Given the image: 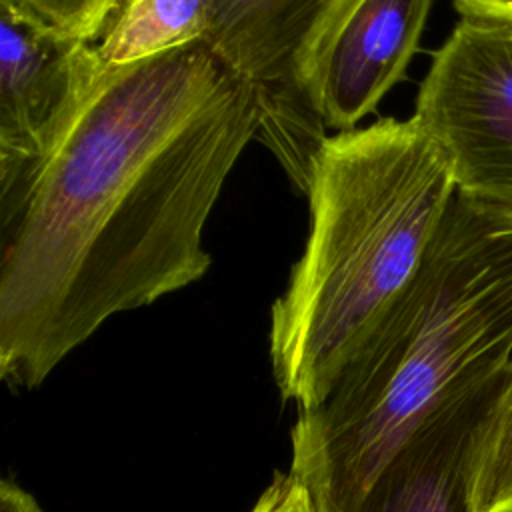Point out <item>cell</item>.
Listing matches in <instances>:
<instances>
[{"label":"cell","mask_w":512,"mask_h":512,"mask_svg":"<svg viewBox=\"0 0 512 512\" xmlns=\"http://www.w3.org/2000/svg\"><path fill=\"white\" fill-rule=\"evenodd\" d=\"M356 0H208L206 44L260 96V132L304 184L324 126L306 110L298 78L326 32Z\"/></svg>","instance_id":"5b68a950"},{"label":"cell","mask_w":512,"mask_h":512,"mask_svg":"<svg viewBox=\"0 0 512 512\" xmlns=\"http://www.w3.org/2000/svg\"><path fill=\"white\" fill-rule=\"evenodd\" d=\"M412 118L448 160L456 192L512 222V22L460 16Z\"/></svg>","instance_id":"277c9868"},{"label":"cell","mask_w":512,"mask_h":512,"mask_svg":"<svg viewBox=\"0 0 512 512\" xmlns=\"http://www.w3.org/2000/svg\"><path fill=\"white\" fill-rule=\"evenodd\" d=\"M104 62L26 0H0V178L42 164L66 138Z\"/></svg>","instance_id":"8992f818"},{"label":"cell","mask_w":512,"mask_h":512,"mask_svg":"<svg viewBox=\"0 0 512 512\" xmlns=\"http://www.w3.org/2000/svg\"><path fill=\"white\" fill-rule=\"evenodd\" d=\"M460 16L512 22V0H454Z\"/></svg>","instance_id":"4fadbf2b"},{"label":"cell","mask_w":512,"mask_h":512,"mask_svg":"<svg viewBox=\"0 0 512 512\" xmlns=\"http://www.w3.org/2000/svg\"><path fill=\"white\" fill-rule=\"evenodd\" d=\"M512 360V222L454 194L414 278L326 398L298 410L290 472L316 512H352L440 404Z\"/></svg>","instance_id":"7a4b0ae2"},{"label":"cell","mask_w":512,"mask_h":512,"mask_svg":"<svg viewBox=\"0 0 512 512\" xmlns=\"http://www.w3.org/2000/svg\"><path fill=\"white\" fill-rule=\"evenodd\" d=\"M502 376L432 410L388 456L352 512H474L472 452Z\"/></svg>","instance_id":"ba28073f"},{"label":"cell","mask_w":512,"mask_h":512,"mask_svg":"<svg viewBox=\"0 0 512 512\" xmlns=\"http://www.w3.org/2000/svg\"><path fill=\"white\" fill-rule=\"evenodd\" d=\"M432 2L356 0L314 46L298 90L324 130H354L404 78Z\"/></svg>","instance_id":"52a82bcc"},{"label":"cell","mask_w":512,"mask_h":512,"mask_svg":"<svg viewBox=\"0 0 512 512\" xmlns=\"http://www.w3.org/2000/svg\"><path fill=\"white\" fill-rule=\"evenodd\" d=\"M256 86L206 42L104 66L60 146L0 178V376L36 388L110 316L210 268L202 232L246 144Z\"/></svg>","instance_id":"6da1fadb"},{"label":"cell","mask_w":512,"mask_h":512,"mask_svg":"<svg viewBox=\"0 0 512 512\" xmlns=\"http://www.w3.org/2000/svg\"><path fill=\"white\" fill-rule=\"evenodd\" d=\"M470 496L474 512H512V360L478 430Z\"/></svg>","instance_id":"30bf717a"},{"label":"cell","mask_w":512,"mask_h":512,"mask_svg":"<svg viewBox=\"0 0 512 512\" xmlns=\"http://www.w3.org/2000/svg\"><path fill=\"white\" fill-rule=\"evenodd\" d=\"M208 32V0H126L96 50L104 64L126 66L204 42Z\"/></svg>","instance_id":"9c48e42d"},{"label":"cell","mask_w":512,"mask_h":512,"mask_svg":"<svg viewBox=\"0 0 512 512\" xmlns=\"http://www.w3.org/2000/svg\"><path fill=\"white\" fill-rule=\"evenodd\" d=\"M250 512H316L304 484L288 470L276 472Z\"/></svg>","instance_id":"7c38bea8"},{"label":"cell","mask_w":512,"mask_h":512,"mask_svg":"<svg viewBox=\"0 0 512 512\" xmlns=\"http://www.w3.org/2000/svg\"><path fill=\"white\" fill-rule=\"evenodd\" d=\"M48 22L86 42L100 40L126 0H26Z\"/></svg>","instance_id":"8fae6325"},{"label":"cell","mask_w":512,"mask_h":512,"mask_svg":"<svg viewBox=\"0 0 512 512\" xmlns=\"http://www.w3.org/2000/svg\"><path fill=\"white\" fill-rule=\"evenodd\" d=\"M304 192L308 240L270 312L274 378L298 410L326 398L406 290L456 184L414 118H384L326 136Z\"/></svg>","instance_id":"3957f363"},{"label":"cell","mask_w":512,"mask_h":512,"mask_svg":"<svg viewBox=\"0 0 512 512\" xmlns=\"http://www.w3.org/2000/svg\"><path fill=\"white\" fill-rule=\"evenodd\" d=\"M0 512H44L36 498L12 480L0 482Z\"/></svg>","instance_id":"5bb4252c"}]
</instances>
